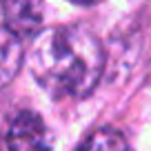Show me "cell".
<instances>
[{
  "label": "cell",
  "instance_id": "1",
  "mask_svg": "<svg viewBox=\"0 0 151 151\" xmlns=\"http://www.w3.org/2000/svg\"><path fill=\"white\" fill-rule=\"evenodd\" d=\"M27 60L33 80L53 98H87L104 69L102 45L82 24L38 31Z\"/></svg>",
  "mask_w": 151,
  "mask_h": 151
},
{
  "label": "cell",
  "instance_id": "2",
  "mask_svg": "<svg viewBox=\"0 0 151 151\" xmlns=\"http://www.w3.org/2000/svg\"><path fill=\"white\" fill-rule=\"evenodd\" d=\"M9 151H51L53 140L45 120L36 111H20L9 124Z\"/></svg>",
  "mask_w": 151,
  "mask_h": 151
},
{
  "label": "cell",
  "instance_id": "3",
  "mask_svg": "<svg viewBox=\"0 0 151 151\" xmlns=\"http://www.w3.org/2000/svg\"><path fill=\"white\" fill-rule=\"evenodd\" d=\"M45 0H0L5 27L18 38H29L40 31Z\"/></svg>",
  "mask_w": 151,
  "mask_h": 151
},
{
  "label": "cell",
  "instance_id": "4",
  "mask_svg": "<svg viewBox=\"0 0 151 151\" xmlns=\"http://www.w3.org/2000/svg\"><path fill=\"white\" fill-rule=\"evenodd\" d=\"M24 62V45L22 38L0 24V89L7 87Z\"/></svg>",
  "mask_w": 151,
  "mask_h": 151
},
{
  "label": "cell",
  "instance_id": "5",
  "mask_svg": "<svg viewBox=\"0 0 151 151\" xmlns=\"http://www.w3.org/2000/svg\"><path fill=\"white\" fill-rule=\"evenodd\" d=\"M78 151H131L124 140V136L120 131L111 127H102V129H96L91 136L85 138Z\"/></svg>",
  "mask_w": 151,
  "mask_h": 151
},
{
  "label": "cell",
  "instance_id": "6",
  "mask_svg": "<svg viewBox=\"0 0 151 151\" xmlns=\"http://www.w3.org/2000/svg\"><path fill=\"white\" fill-rule=\"evenodd\" d=\"M69 2H73V5H82V7H91V5H96V2H100V0H69Z\"/></svg>",
  "mask_w": 151,
  "mask_h": 151
}]
</instances>
